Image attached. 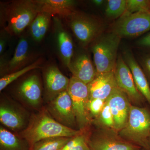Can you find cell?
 I'll use <instances>...</instances> for the list:
<instances>
[{
	"label": "cell",
	"mask_w": 150,
	"mask_h": 150,
	"mask_svg": "<svg viewBox=\"0 0 150 150\" xmlns=\"http://www.w3.org/2000/svg\"><path fill=\"white\" fill-rule=\"evenodd\" d=\"M83 134V131L75 130L63 125L53 119L46 112L36 116L27 129L23 131L22 138L33 145L40 140L54 137L73 138Z\"/></svg>",
	"instance_id": "cell-1"
},
{
	"label": "cell",
	"mask_w": 150,
	"mask_h": 150,
	"mask_svg": "<svg viewBox=\"0 0 150 150\" xmlns=\"http://www.w3.org/2000/svg\"><path fill=\"white\" fill-rule=\"evenodd\" d=\"M121 138L146 150L150 138V111L131 105L126 125L118 132Z\"/></svg>",
	"instance_id": "cell-2"
},
{
	"label": "cell",
	"mask_w": 150,
	"mask_h": 150,
	"mask_svg": "<svg viewBox=\"0 0 150 150\" xmlns=\"http://www.w3.org/2000/svg\"><path fill=\"white\" fill-rule=\"evenodd\" d=\"M121 39L111 32L102 33L91 43L97 75L114 71Z\"/></svg>",
	"instance_id": "cell-3"
},
{
	"label": "cell",
	"mask_w": 150,
	"mask_h": 150,
	"mask_svg": "<svg viewBox=\"0 0 150 150\" xmlns=\"http://www.w3.org/2000/svg\"><path fill=\"white\" fill-rule=\"evenodd\" d=\"M40 12L35 0L12 1L4 9L5 30L11 35L21 34Z\"/></svg>",
	"instance_id": "cell-4"
},
{
	"label": "cell",
	"mask_w": 150,
	"mask_h": 150,
	"mask_svg": "<svg viewBox=\"0 0 150 150\" xmlns=\"http://www.w3.org/2000/svg\"><path fill=\"white\" fill-rule=\"evenodd\" d=\"M66 18L68 19L73 33L84 47L92 43L102 33V23L92 16L74 11Z\"/></svg>",
	"instance_id": "cell-5"
},
{
	"label": "cell",
	"mask_w": 150,
	"mask_h": 150,
	"mask_svg": "<svg viewBox=\"0 0 150 150\" xmlns=\"http://www.w3.org/2000/svg\"><path fill=\"white\" fill-rule=\"evenodd\" d=\"M150 31V12H125L112 25L111 32L122 38L138 37Z\"/></svg>",
	"instance_id": "cell-6"
},
{
	"label": "cell",
	"mask_w": 150,
	"mask_h": 150,
	"mask_svg": "<svg viewBox=\"0 0 150 150\" xmlns=\"http://www.w3.org/2000/svg\"><path fill=\"white\" fill-rule=\"evenodd\" d=\"M67 91L72 102L76 123L80 130L83 131L90 122L88 103L90 100L88 85L73 76L70 79Z\"/></svg>",
	"instance_id": "cell-7"
},
{
	"label": "cell",
	"mask_w": 150,
	"mask_h": 150,
	"mask_svg": "<svg viewBox=\"0 0 150 150\" xmlns=\"http://www.w3.org/2000/svg\"><path fill=\"white\" fill-rule=\"evenodd\" d=\"M114 72L118 87L130 101L137 104L144 102L145 98L138 91L131 70L121 56H118Z\"/></svg>",
	"instance_id": "cell-8"
},
{
	"label": "cell",
	"mask_w": 150,
	"mask_h": 150,
	"mask_svg": "<svg viewBox=\"0 0 150 150\" xmlns=\"http://www.w3.org/2000/svg\"><path fill=\"white\" fill-rule=\"evenodd\" d=\"M88 139L90 150H140L141 147L121 138L114 130L108 129Z\"/></svg>",
	"instance_id": "cell-9"
},
{
	"label": "cell",
	"mask_w": 150,
	"mask_h": 150,
	"mask_svg": "<svg viewBox=\"0 0 150 150\" xmlns=\"http://www.w3.org/2000/svg\"><path fill=\"white\" fill-rule=\"evenodd\" d=\"M114 121V131L117 133L126 125L131 104L127 95L117 87L106 100Z\"/></svg>",
	"instance_id": "cell-10"
},
{
	"label": "cell",
	"mask_w": 150,
	"mask_h": 150,
	"mask_svg": "<svg viewBox=\"0 0 150 150\" xmlns=\"http://www.w3.org/2000/svg\"><path fill=\"white\" fill-rule=\"evenodd\" d=\"M49 110L57 121L65 126L72 128L77 123L71 99L67 91L52 100Z\"/></svg>",
	"instance_id": "cell-11"
},
{
	"label": "cell",
	"mask_w": 150,
	"mask_h": 150,
	"mask_svg": "<svg viewBox=\"0 0 150 150\" xmlns=\"http://www.w3.org/2000/svg\"><path fill=\"white\" fill-rule=\"evenodd\" d=\"M44 80L46 94L52 100L67 90L70 82L55 65H49L44 69Z\"/></svg>",
	"instance_id": "cell-12"
},
{
	"label": "cell",
	"mask_w": 150,
	"mask_h": 150,
	"mask_svg": "<svg viewBox=\"0 0 150 150\" xmlns=\"http://www.w3.org/2000/svg\"><path fill=\"white\" fill-rule=\"evenodd\" d=\"M88 85L90 100L100 99L106 100L113 91L118 87L114 71L97 75Z\"/></svg>",
	"instance_id": "cell-13"
},
{
	"label": "cell",
	"mask_w": 150,
	"mask_h": 150,
	"mask_svg": "<svg viewBox=\"0 0 150 150\" xmlns=\"http://www.w3.org/2000/svg\"><path fill=\"white\" fill-rule=\"evenodd\" d=\"M31 60L28 41L25 38H21L12 58L6 64H1V73L6 72L8 74L21 69L32 64Z\"/></svg>",
	"instance_id": "cell-14"
},
{
	"label": "cell",
	"mask_w": 150,
	"mask_h": 150,
	"mask_svg": "<svg viewBox=\"0 0 150 150\" xmlns=\"http://www.w3.org/2000/svg\"><path fill=\"white\" fill-rule=\"evenodd\" d=\"M68 68L73 76L88 84L97 76L95 67L88 55L81 54L72 59Z\"/></svg>",
	"instance_id": "cell-15"
},
{
	"label": "cell",
	"mask_w": 150,
	"mask_h": 150,
	"mask_svg": "<svg viewBox=\"0 0 150 150\" xmlns=\"http://www.w3.org/2000/svg\"><path fill=\"white\" fill-rule=\"evenodd\" d=\"M123 55V59L132 72L138 91L150 105V87L144 73L137 63L131 51L126 50Z\"/></svg>",
	"instance_id": "cell-16"
},
{
	"label": "cell",
	"mask_w": 150,
	"mask_h": 150,
	"mask_svg": "<svg viewBox=\"0 0 150 150\" xmlns=\"http://www.w3.org/2000/svg\"><path fill=\"white\" fill-rule=\"evenodd\" d=\"M56 38L59 55L67 67L74 55V44L71 35L58 19L56 21Z\"/></svg>",
	"instance_id": "cell-17"
},
{
	"label": "cell",
	"mask_w": 150,
	"mask_h": 150,
	"mask_svg": "<svg viewBox=\"0 0 150 150\" xmlns=\"http://www.w3.org/2000/svg\"><path fill=\"white\" fill-rule=\"evenodd\" d=\"M40 12L51 16L58 15L67 18L74 11L76 1L71 0H35Z\"/></svg>",
	"instance_id": "cell-18"
},
{
	"label": "cell",
	"mask_w": 150,
	"mask_h": 150,
	"mask_svg": "<svg viewBox=\"0 0 150 150\" xmlns=\"http://www.w3.org/2000/svg\"><path fill=\"white\" fill-rule=\"evenodd\" d=\"M18 93L31 105L39 104L41 100V84L38 75L33 74L22 82L18 88Z\"/></svg>",
	"instance_id": "cell-19"
},
{
	"label": "cell",
	"mask_w": 150,
	"mask_h": 150,
	"mask_svg": "<svg viewBox=\"0 0 150 150\" xmlns=\"http://www.w3.org/2000/svg\"><path fill=\"white\" fill-rule=\"evenodd\" d=\"M0 150H30V146L26 141L20 139L10 131L1 127Z\"/></svg>",
	"instance_id": "cell-20"
},
{
	"label": "cell",
	"mask_w": 150,
	"mask_h": 150,
	"mask_svg": "<svg viewBox=\"0 0 150 150\" xmlns=\"http://www.w3.org/2000/svg\"><path fill=\"white\" fill-rule=\"evenodd\" d=\"M0 121L6 127L16 130L21 128L24 125V120L18 112L8 106L1 105Z\"/></svg>",
	"instance_id": "cell-21"
},
{
	"label": "cell",
	"mask_w": 150,
	"mask_h": 150,
	"mask_svg": "<svg viewBox=\"0 0 150 150\" xmlns=\"http://www.w3.org/2000/svg\"><path fill=\"white\" fill-rule=\"evenodd\" d=\"M72 138L54 137L36 142L30 150H61Z\"/></svg>",
	"instance_id": "cell-22"
},
{
	"label": "cell",
	"mask_w": 150,
	"mask_h": 150,
	"mask_svg": "<svg viewBox=\"0 0 150 150\" xmlns=\"http://www.w3.org/2000/svg\"><path fill=\"white\" fill-rule=\"evenodd\" d=\"M42 63V59H39L35 61L31 64L23 69L19 70L13 73H10L3 76L0 79V91H1L4 89L6 87L10 84L13 82L18 78L23 76L26 73L40 68V65Z\"/></svg>",
	"instance_id": "cell-23"
},
{
	"label": "cell",
	"mask_w": 150,
	"mask_h": 150,
	"mask_svg": "<svg viewBox=\"0 0 150 150\" xmlns=\"http://www.w3.org/2000/svg\"><path fill=\"white\" fill-rule=\"evenodd\" d=\"M126 0H108L105 10V15L111 19L119 18L126 12Z\"/></svg>",
	"instance_id": "cell-24"
},
{
	"label": "cell",
	"mask_w": 150,
	"mask_h": 150,
	"mask_svg": "<svg viewBox=\"0 0 150 150\" xmlns=\"http://www.w3.org/2000/svg\"><path fill=\"white\" fill-rule=\"evenodd\" d=\"M61 150H90L88 139L83 134L73 137Z\"/></svg>",
	"instance_id": "cell-25"
},
{
	"label": "cell",
	"mask_w": 150,
	"mask_h": 150,
	"mask_svg": "<svg viewBox=\"0 0 150 150\" xmlns=\"http://www.w3.org/2000/svg\"><path fill=\"white\" fill-rule=\"evenodd\" d=\"M143 11L150 12V1L126 0V8L125 12L133 13Z\"/></svg>",
	"instance_id": "cell-26"
},
{
	"label": "cell",
	"mask_w": 150,
	"mask_h": 150,
	"mask_svg": "<svg viewBox=\"0 0 150 150\" xmlns=\"http://www.w3.org/2000/svg\"><path fill=\"white\" fill-rule=\"evenodd\" d=\"M98 117L100 123L102 126L108 129L114 131V119L110 107L106 101Z\"/></svg>",
	"instance_id": "cell-27"
},
{
	"label": "cell",
	"mask_w": 150,
	"mask_h": 150,
	"mask_svg": "<svg viewBox=\"0 0 150 150\" xmlns=\"http://www.w3.org/2000/svg\"><path fill=\"white\" fill-rule=\"evenodd\" d=\"M106 100L100 99L89 100L88 110L90 113L94 116H98L105 105Z\"/></svg>",
	"instance_id": "cell-28"
},
{
	"label": "cell",
	"mask_w": 150,
	"mask_h": 150,
	"mask_svg": "<svg viewBox=\"0 0 150 150\" xmlns=\"http://www.w3.org/2000/svg\"><path fill=\"white\" fill-rule=\"evenodd\" d=\"M137 45L150 53V31L139 39L137 41Z\"/></svg>",
	"instance_id": "cell-29"
},
{
	"label": "cell",
	"mask_w": 150,
	"mask_h": 150,
	"mask_svg": "<svg viewBox=\"0 0 150 150\" xmlns=\"http://www.w3.org/2000/svg\"><path fill=\"white\" fill-rule=\"evenodd\" d=\"M142 65L150 76V56L145 57L143 59Z\"/></svg>",
	"instance_id": "cell-30"
},
{
	"label": "cell",
	"mask_w": 150,
	"mask_h": 150,
	"mask_svg": "<svg viewBox=\"0 0 150 150\" xmlns=\"http://www.w3.org/2000/svg\"><path fill=\"white\" fill-rule=\"evenodd\" d=\"M3 37H1V40H0V54L1 55L5 50L6 46L5 40L3 39Z\"/></svg>",
	"instance_id": "cell-31"
},
{
	"label": "cell",
	"mask_w": 150,
	"mask_h": 150,
	"mask_svg": "<svg viewBox=\"0 0 150 150\" xmlns=\"http://www.w3.org/2000/svg\"><path fill=\"white\" fill-rule=\"evenodd\" d=\"M104 1L103 0H93L92 1V3L97 6H102L104 3Z\"/></svg>",
	"instance_id": "cell-32"
},
{
	"label": "cell",
	"mask_w": 150,
	"mask_h": 150,
	"mask_svg": "<svg viewBox=\"0 0 150 150\" xmlns=\"http://www.w3.org/2000/svg\"><path fill=\"white\" fill-rule=\"evenodd\" d=\"M145 150H150V138L149 139V141H148L147 147Z\"/></svg>",
	"instance_id": "cell-33"
},
{
	"label": "cell",
	"mask_w": 150,
	"mask_h": 150,
	"mask_svg": "<svg viewBox=\"0 0 150 150\" xmlns=\"http://www.w3.org/2000/svg\"><path fill=\"white\" fill-rule=\"evenodd\" d=\"M145 150L144 149H143V150Z\"/></svg>",
	"instance_id": "cell-34"
}]
</instances>
